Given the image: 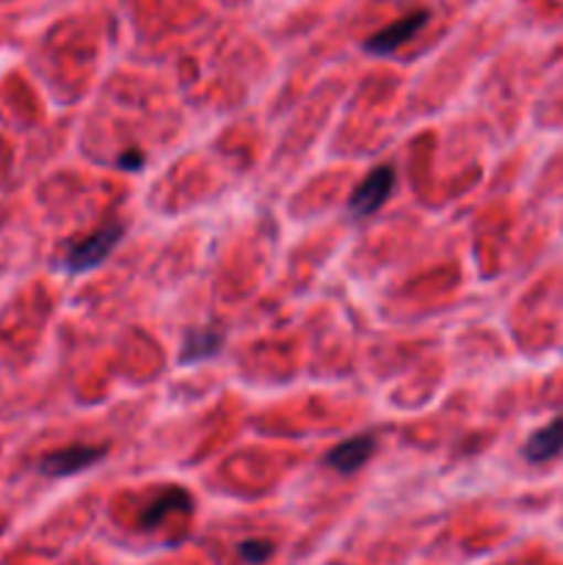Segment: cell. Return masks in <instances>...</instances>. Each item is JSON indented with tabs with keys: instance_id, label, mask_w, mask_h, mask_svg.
<instances>
[{
	"instance_id": "cell-1",
	"label": "cell",
	"mask_w": 563,
	"mask_h": 565,
	"mask_svg": "<svg viewBox=\"0 0 563 565\" xmlns=\"http://www.w3.org/2000/svg\"><path fill=\"white\" fill-rule=\"evenodd\" d=\"M121 235H125V224H121V221H105L99 230H94L92 235H86L83 241L72 243V246L66 248L64 268L70 270V274H88V270L103 265L105 259L114 254Z\"/></svg>"
},
{
	"instance_id": "cell-2",
	"label": "cell",
	"mask_w": 563,
	"mask_h": 565,
	"mask_svg": "<svg viewBox=\"0 0 563 565\" xmlns=\"http://www.w3.org/2000/svg\"><path fill=\"white\" fill-rule=\"evenodd\" d=\"M392 188H395V169H392V166H375V169L359 182L353 196L348 199V213H351L353 218H368V215H373L375 210L390 199Z\"/></svg>"
},
{
	"instance_id": "cell-3",
	"label": "cell",
	"mask_w": 563,
	"mask_h": 565,
	"mask_svg": "<svg viewBox=\"0 0 563 565\" xmlns=\"http://www.w3.org/2000/svg\"><path fill=\"white\" fill-rule=\"evenodd\" d=\"M108 447H94V445H72L64 450H55L50 456L42 458L39 463V472L44 478H72V475L83 472V469L94 467L97 461H103Z\"/></svg>"
},
{
	"instance_id": "cell-4",
	"label": "cell",
	"mask_w": 563,
	"mask_h": 565,
	"mask_svg": "<svg viewBox=\"0 0 563 565\" xmlns=\"http://www.w3.org/2000/svg\"><path fill=\"white\" fill-rule=\"evenodd\" d=\"M425 22H428V11L425 9L412 11V14L401 17V20H395L392 25L381 28L379 33H373V36L364 42V47H368V53H373V55L395 53L397 47H403L408 39H414L419 31H423Z\"/></svg>"
},
{
	"instance_id": "cell-5",
	"label": "cell",
	"mask_w": 563,
	"mask_h": 565,
	"mask_svg": "<svg viewBox=\"0 0 563 565\" xmlns=\"http://www.w3.org/2000/svg\"><path fill=\"white\" fill-rule=\"evenodd\" d=\"M373 452H375L373 436H368V434L353 436V439L342 441V445H337L334 450L326 452V467H331L334 472H340V475L359 472V469H362L364 463L373 458Z\"/></svg>"
},
{
	"instance_id": "cell-6",
	"label": "cell",
	"mask_w": 563,
	"mask_h": 565,
	"mask_svg": "<svg viewBox=\"0 0 563 565\" xmlns=\"http://www.w3.org/2000/svg\"><path fill=\"white\" fill-rule=\"evenodd\" d=\"M191 508H193V500L185 489H166L160 491L147 508H144L141 516H138V524H141L144 530H155L160 527L171 513H188Z\"/></svg>"
},
{
	"instance_id": "cell-7",
	"label": "cell",
	"mask_w": 563,
	"mask_h": 565,
	"mask_svg": "<svg viewBox=\"0 0 563 565\" xmlns=\"http://www.w3.org/2000/svg\"><path fill=\"white\" fill-rule=\"evenodd\" d=\"M522 452L530 463H544V461H552L555 456H561L563 452V414L561 417L552 419L550 425H544L541 430H535V434L528 439V445L522 447Z\"/></svg>"
},
{
	"instance_id": "cell-8",
	"label": "cell",
	"mask_w": 563,
	"mask_h": 565,
	"mask_svg": "<svg viewBox=\"0 0 563 565\" xmlns=\"http://www.w3.org/2000/svg\"><path fill=\"white\" fill-rule=\"evenodd\" d=\"M224 345V334L215 329H193L188 331L185 342H182V353L180 362L191 364V362H204V359H213L215 353L221 351Z\"/></svg>"
},
{
	"instance_id": "cell-9",
	"label": "cell",
	"mask_w": 563,
	"mask_h": 565,
	"mask_svg": "<svg viewBox=\"0 0 563 565\" xmlns=\"http://www.w3.org/2000/svg\"><path fill=\"white\" fill-rule=\"evenodd\" d=\"M274 550L276 546L265 539H248L237 544V555H241V561L246 565H263L265 561H270Z\"/></svg>"
},
{
	"instance_id": "cell-10",
	"label": "cell",
	"mask_w": 563,
	"mask_h": 565,
	"mask_svg": "<svg viewBox=\"0 0 563 565\" xmlns=\"http://www.w3.org/2000/svg\"><path fill=\"white\" fill-rule=\"evenodd\" d=\"M119 166L127 171H138L144 166V154L136 152V149H127V152L119 158Z\"/></svg>"
}]
</instances>
